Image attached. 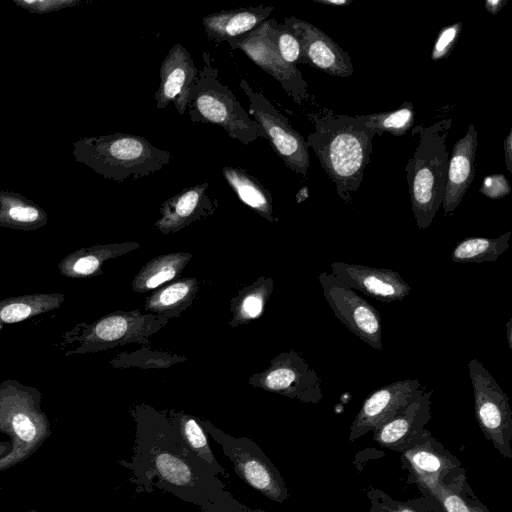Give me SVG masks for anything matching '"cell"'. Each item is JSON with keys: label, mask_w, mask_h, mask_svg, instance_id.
Instances as JSON below:
<instances>
[{"label": "cell", "mask_w": 512, "mask_h": 512, "mask_svg": "<svg viewBox=\"0 0 512 512\" xmlns=\"http://www.w3.org/2000/svg\"><path fill=\"white\" fill-rule=\"evenodd\" d=\"M307 116L315 127L307 137V145L315 152L337 194L350 204L370 161L376 133L356 116L338 114L326 108Z\"/></svg>", "instance_id": "6da1fadb"}, {"label": "cell", "mask_w": 512, "mask_h": 512, "mask_svg": "<svg viewBox=\"0 0 512 512\" xmlns=\"http://www.w3.org/2000/svg\"><path fill=\"white\" fill-rule=\"evenodd\" d=\"M452 119L417 126L419 142L406 165L411 207L419 229H427L442 206L449 153L447 139Z\"/></svg>", "instance_id": "7a4b0ae2"}, {"label": "cell", "mask_w": 512, "mask_h": 512, "mask_svg": "<svg viewBox=\"0 0 512 512\" xmlns=\"http://www.w3.org/2000/svg\"><path fill=\"white\" fill-rule=\"evenodd\" d=\"M41 403L36 387L15 379L0 383V433L11 443L10 453L0 459V473L30 458L50 437L51 424Z\"/></svg>", "instance_id": "3957f363"}, {"label": "cell", "mask_w": 512, "mask_h": 512, "mask_svg": "<svg viewBox=\"0 0 512 512\" xmlns=\"http://www.w3.org/2000/svg\"><path fill=\"white\" fill-rule=\"evenodd\" d=\"M192 85L187 111L191 122L220 126L229 137L249 145L266 134L242 107L231 89L224 85L208 52Z\"/></svg>", "instance_id": "277c9868"}, {"label": "cell", "mask_w": 512, "mask_h": 512, "mask_svg": "<svg viewBox=\"0 0 512 512\" xmlns=\"http://www.w3.org/2000/svg\"><path fill=\"white\" fill-rule=\"evenodd\" d=\"M196 459L201 460L184 445L182 440L174 444H159L157 440L149 444L139 442L135 446L133 463L125 460L119 463L135 472L139 484L145 480L149 487L151 480L156 477L164 483V488L181 489L184 492L190 490L196 502L200 498L198 492L202 491L210 502L211 497L206 490L212 488L207 484L217 479H214V475H204L203 469H210L204 468L202 465L204 463L195 464Z\"/></svg>", "instance_id": "5b68a950"}, {"label": "cell", "mask_w": 512, "mask_h": 512, "mask_svg": "<svg viewBox=\"0 0 512 512\" xmlns=\"http://www.w3.org/2000/svg\"><path fill=\"white\" fill-rule=\"evenodd\" d=\"M97 144L96 162L105 175L119 182L148 177L163 169L172 159L169 151L133 134L116 133L102 138Z\"/></svg>", "instance_id": "8992f818"}, {"label": "cell", "mask_w": 512, "mask_h": 512, "mask_svg": "<svg viewBox=\"0 0 512 512\" xmlns=\"http://www.w3.org/2000/svg\"><path fill=\"white\" fill-rule=\"evenodd\" d=\"M468 368L478 425L500 455L511 460L512 410L509 397L479 360H470Z\"/></svg>", "instance_id": "52a82bcc"}, {"label": "cell", "mask_w": 512, "mask_h": 512, "mask_svg": "<svg viewBox=\"0 0 512 512\" xmlns=\"http://www.w3.org/2000/svg\"><path fill=\"white\" fill-rule=\"evenodd\" d=\"M240 87L248 98L249 112L265 132L274 152L287 168L303 177L306 176L310 163L306 140L293 129L289 120L245 79H241Z\"/></svg>", "instance_id": "ba28073f"}, {"label": "cell", "mask_w": 512, "mask_h": 512, "mask_svg": "<svg viewBox=\"0 0 512 512\" xmlns=\"http://www.w3.org/2000/svg\"><path fill=\"white\" fill-rule=\"evenodd\" d=\"M205 427L222 446L235 473L244 482L277 503L288 499L289 492L279 470L254 442L246 438L235 439L207 424Z\"/></svg>", "instance_id": "9c48e42d"}, {"label": "cell", "mask_w": 512, "mask_h": 512, "mask_svg": "<svg viewBox=\"0 0 512 512\" xmlns=\"http://www.w3.org/2000/svg\"><path fill=\"white\" fill-rule=\"evenodd\" d=\"M318 278L335 317L373 349L382 350V321L378 310L333 274L322 272Z\"/></svg>", "instance_id": "30bf717a"}, {"label": "cell", "mask_w": 512, "mask_h": 512, "mask_svg": "<svg viewBox=\"0 0 512 512\" xmlns=\"http://www.w3.org/2000/svg\"><path fill=\"white\" fill-rule=\"evenodd\" d=\"M402 469L408 471L407 483L416 484L422 495L440 485H450L466 478L460 460L433 435L400 456Z\"/></svg>", "instance_id": "8fae6325"}, {"label": "cell", "mask_w": 512, "mask_h": 512, "mask_svg": "<svg viewBox=\"0 0 512 512\" xmlns=\"http://www.w3.org/2000/svg\"><path fill=\"white\" fill-rule=\"evenodd\" d=\"M232 50L242 51L254 64L278 81L298 105L309 99L308 85L297 67L287 64L270 42L265 22L248 35L229 43Z\"/></svg>", "instance_id": "7c38bea8"}, {"label": "cell", "mask_w": 512, "mask_h": 512, "mask_svg": "<svg viewBox=\"0 0 512 512\" xmlns=\"http://www.w3.org/2000/svg\"><path fill=\"white\" fill-rule=\"evenodd\" d=\"M432 393L422 391L391 419L373 431V440L389 450L403 453L425 442L432 433L426 429L432 417Z\"/></svg>", "instance_id": "4fadbf2b"}, {"label": "cell", "mask_w": 512, "mask_h": 512, "mask_svg": "<svg viewBox=\"0 0 512 512\" xmlns=\"http://www.w3.org/2000/svg\"><path fill=\"white\" fill-rule=\"evenodd\" d=\"M424 390L418 379H404L369 394L351 424L349 442L378 429Z\"/></svg>", "instance_id": "5bb4252c"}, {"label": "cell", "mask_w": 512, "mask_h": 512, "mask_svg": "<svg viewBox=\"0 0 512 512\" xmlns=\"http://www.w3.org/2000/svg\"><path fill=\"white\" fill-rule=\"evenodd\" d=\"M284 24L298 39L306 64L331 76L353 74L349 54L317 26L295 16L285 17Z\"/></svg>", "instance_id": "9a60e30c"}, {"label": "cell", "mask_w": 512, "mask_h": 512, "mask_svg": "<svg viewBox=\"0 0 512 512\" xmlns=\"http://www.w3.org/2000/svg\"><path fill=\"white\" fill-rule=\"evenodd\" d=\"M198 76V69L180 43L170 48L159 68V86L154 93L155 106L164 109L173 104L178 114L187 111L188 96Z\"/></svg>", "instance_id": "2e32d148"}, {"label": "cell", "mask_w": 512, "mask_h": 512, "mask_svg": "<svg viewBox=\"0 0 512 512\" xmlns=\"http://www.w3.org/2000/svg\"><path fill=\"white\" fill-rule=\"evenodd\" d=\"M331 274L350 288L382 302L403 300L411 291L401 275L388 268H375L341 261L331 263Z\"/></svg>", "instance_id": "e0dca14e"}, {"label": "cell", "mask_w": 512, "mask_h": 512, "mask_svg": "<svg viewBox=\"0 0 512 512\" xmlns=\"http://www.w3.org/2000/svg\"><path fill=\"white\" fill-rule=\"evenodd\" d=\"M477 131L470 124L466 134L453 146L449 154L448 170L442 207L445 215L451 214L463 200L475 175Z\"/></svg>", "instance_id": "ac0fdd59"}, {"label": "cell", "mask_w": 512, "mask_h": 512, "mask_svg": "<svg viewBox=\"0 0 512 512\" xmlns=\"http://www.w3.org/2000/svg\"><path fill=\"white\" fill-rule=\"evenodd\" d=\"M208 188L207 182L193 184L167 199L155 226L163 232L176 231L213 213L217 201L208 195Z\"/></svg>", "instance_id": "d6986e66"}, {"label": "cell", "mask_w": 512, "mask_h": 512, "mask_svg": "<svg viewBox=\"0 0 512 512\" xmlns=\"http://www.w3.org/2000/svg\"><path fill=\"white\" fill-rule=\"evenodd\" d=\"M265 379L270 390L279 391L302 402L317 404L322 399L321 379L297 354L286 356Z\"/></svg>", "instance_id": "ffe728a7"}, {"label": "cell", "mask_w": 512, "mask_h": 512, "mask_svg": "<svg viewBox=\"0 0 512 512\" xmlns=\"http://www.w3.org/2000/svg\"><path fill=\"white\" fill-rule=\"evenodd\" d=\"M273 11V6L260 5L212 13L202 18L204 33L216 44H229L255 30L269 19Z\"/></svg>", "instance_id": "44dd1931"}, {"label": "cell", "mask_w": 512, "mask_h": 512, "mask_svg": "<svg viewBox=\"0 0 512 512\" xmlns=\"http://www.w3.org/2000/svg\"><path fill=\"white\" fill-rule=\"evenodd\" d=\"M65 301L61 292L34 293L0 300V328L58 309Z\"/></svg>", "instance_id": "7402d4cb"}, {"label": "cell", "mask_w": 512, "mask_h": 512, "mask_svg": "<svg viewBox=\"0 0 512 512\" xmlns=\"http://www.w3.org/2000/svg\"><path fill=\"white\" fill-rule=\"evenodd\" d=\"M222 174L244 204L268 220H275L271 193L258 179L241 167L225 166Z\"/></svg>", "instance_id": "603a6c76"}, {"label": "cell", "mask_w": 512, "mask_h": 512, "mask_svg": "<svg viewBox=\"0 0 512 512\" xmlns=\"http://www.w3.org/2000/svg\"><path fill=\"white\" fill-rule=\"evenodd\" d=\"M512 231L497 238L468 237L458 242L451 253L456 263H482L496 261L509 247Z\"/></svg>", "instance_id": "cb8c5ba5"}, {"label": "cell", "mask_w": 512, "mask_h": 512, "mask_svg": "<svg viewBox=\"0 0 512 512\" xmlns=\"http://www.w3.org/2000/svg\"><path fill=\"white\" fill-rule=\"evenodd\" d=\"M117 246L98 245L81 248L65 256L57 265L62 276L87 278L96 275L103 262L115 255Z\"/></svg>", "instance_id": "d4e9b609"}, {"label": "cell", "mask_w": 512, "mask_h": 512, "mask_svg": "<svg viewBox=\"0 0 512 512\" xmlns=\"http://www.w3.org/2000/svg\"><path fill=\"white\" fill-rule=\"evenodd\" d=\"M426 495L433 497L443 512H491L474 494L467 478L440 485Z\"/></svg>", "instance_id": "484cf974"}, {"label": "cell", "mask_w": 512, "mask_h": 512, "mask_svg": "<svg viewBox=\"0 0 512 512\" xmlns=\"http://www.w3.org/2000/svg\"><path fill=\"white\" fill-rule=\"evenodd\" d=\"M355 116L374 130L377 136H382L384 133L403 136L412 128L415 121L414 107L411 102H404L399 108L391 111Z\"/></svg>", "instance_id": "4316f807"}, {"label": "cell", "mask_w": 512, "mask_h": 512, "mask_svg": "<svg viewBox=\"0 0 512 512\" xmlns=\"http://www.w3.org/2000/svg\"><path fill=\"white\" fill-rule=\"evenodd\" d=\"M179 433L184 445L198 458L205 462L214 474H223V468L217 463L201 426L191 417L180 419Z\"/></svg>", "instance_id": "83f0119b"}, {"label": "cell", "mask_w": 512, "mask_h": 512, "mask_svg": "<svg viewBox=\"0 0 512 512\" xmlns=\"http://www.w3.org/2000/svg\"><path fill=\"white\" fill-rule=\"evenodd\" d=\"M267 36L279 56L289 65L306 64L301 45L293 32L275 19L265 21Z\"/></svg>", "instance_id": "f1b7e54d"}, {"label": "cell", "mask_w": 512, "mask_h": 512, "mask_svg": "<svg viewBox=\"0 0 512 512\" xmlns=\"http://www.w3.org/2000/svg\"><path fill=\"white\" fill-rule=\"evenodd\" d=\"M367 497L372 506L379 507L386 512H443L438 502L428 495L399 501L378 488L370 487Z\"/></svg>", "instance_id": "f546056e"}, {"label": "cell", "mask_w": 512, "mask_h": 512, "mask_svg": "<svg viewBox=\"0 0 512 512\" xmlns=\"http://www.w3.org/2000/svg\"><path fill=\"white\" fill-rule=\"evenodd\" d=\"M179 264L180 260L173 257L157 260L141 275V285L146 289H153L171 280L175 277Z\"/></svg>", "instance_id": "4dcf8cb0"}, {"label": "cell", "mask_w": 512, "mask_h": 512, "mask_svg": "<svg viewBox=\"0 0 512 512\" xmlns=\"http://www.w3.org/2000/svg\"><path fill=\"white\" fill-rule=\"evenodd\" d=\"M461 30V22H457L442 28L434 42L431 52V59L438 61L448 57L459 38Z\"/></svg>", "instance_id": "1f68e13d"}, {"label": "cell", "mask_w": 512, "mask_h": 512, "mask_svg": "<svg viewBox=\"0 0 512 512\" xmlns=\"http://www.w3.org/2000/svg\"><path fill=\"white\" fill-rule=\"evenodd\" d=\"M188 282H177L160 291L151 301L153 309H168L182 302L190 293Z\"/></svg>", "instance_id": "d6a6232c"}, {"label": "cell", "mask_w": 512, "mask_h": 512, "mask_svg": "<svg viewBox=\"0 0 512 512\" xmlns=\"http://www.w3.org/2000/svg\"><path fill=\"white\" fill-rule=\"evenodd\" d=\"M5 218L15 227L26 229L41 225L43 215L33 206L12 205L7 208Z\"/></svg>", "instance_id": "836d02e7"}, {"label": "cell", "mask_w": 512, "mask_h": 512, "mask_svg": "<svg viewBox=\"0 0 512 512\" xmlns=\"http://www.w3.org/2000/svg\"><path fill=\"white\" fill-rule=\"evenodd\" d=\"M480 193L490 199H501L511 193V186L502 174L488 175L484 178Z\"/></svg>", "instance_id": "e575fe53"}, {"label": "cell", "mask_w": 512, "mask_h": 512, "mask_svg": "<svg viewBox=\"0 0 512 512\" xmlns=\"http://www.w3.org/2000/svg\"><path fill=\"white\" fill-rule=\"evenodd\" d=\"M244 313L249 317H256L261 313L262 300L255 295L247 296L242 304Z\"/></svg>", "instance_id": "d590c367"}, {"label": "cell", "mask_w": 512, "mask_h": 512, "mask_svg": "<svg viewBox=\"0 0 512 512\" xmlns=\"http://www.w3.org/2000/svg\"><path fill=\"white\" fill-rule=\"evenodd\" d=\"M504 160L507 170L512 172V129L509 130L504 141Z\"/></svg>", "instance_id": "8d00e7d4"}, {"label": "cell", "mask_w": 512, "mask_h": 512, "mask_svg": "<svg viewBox=\"0 0 512 512\" xmlns=\"http://www.w3.org/2000/svg\"><path fill=\"white\" fill-rule=\"evenodd\" d=\"M507 4V0H486L485 8L491 15H497L504 6Z\"/></svg>", "instance_id": "74e56055"}, {"label": "cell", "mask_w": 512, "mask_h": 512, "mask_svg": "<svg viewBox=\"0 0 512 512\" xmlns=\"http://www.w3.org/2000/svg\"><path fill=\"white\" fill-rule=\"evenodd\" d=\"M314 2L332 5V6H345L348 5L352 0H313Z\"/></svg>", "instance_id": "f35d334b"}, {"label": "cell", "mask_w": 512, "mask_h": 512, "mask_svg": "<svg viewBox=\"0 0 512 512\" xmlns=\"http://www.w3.org/2000/svg\"><path fill=\"white\" fill-rule=\"evenodd\" d=\"M11 451L10 441H0V459L7 456Z\"/></svg>", "instance_id": "ab89813d"}, {"label": "cell", "mask_w": 512, "mask_h": 512, "mask_svg": "<svg viewBox=\"0 0 512 512\" xmlns=\"http://www.w3.org/2000/svg\"><path fill=\"white\" fill-rule=\"evenodd\" d=\"M506 331H507V342L509 348L512 349V318L506 323Z\"/></svg>", "instance_id": "60d3db41"}, {"label": "cell", "mask_w": 512, "mask_h": 512, "mask_svg": "<svg viewBox=\"0 0 512 512\" xmlns=\"http://www.w3.org/2000/svg\"><path fill=\"white\" fill-rule=\"evenodd\" d=\"M307 196H308V189L306 187H303L297 193V196H296L297 202L304 201L307 198Z\"/></svg>", "instance_id": "b9f144b4"}, {"label": "cell", "mask_w": 512, "mask_h": 512, "mask_svg": "<svg viewBox=\"0 0 512 512\" xmlns=\"http://www.w3.org/2000/svg\"><path fill=\"white\" fill-rule=\"evenodd\" d=\"M368 512H386V511H384L383 509H381L379 507L371 505V508H370V510Z\"/></svg>", "instance_id": "7bdbcfd3"}, {"label": "cell", "mask_w": 512, "mask_h": 512, "mask_svg": "<svg viewBox=\"0 0 512 512\" xmlns=\"http://www.w3.org/2000/svg\"><path fill=\"white\" fill-rule=\"evenodd\" d=\"M24 512H38V511L35 510V509H31V510H27V511H24Z\"/></svg>", "instance_id": "ee69618b"}]
</instances>
